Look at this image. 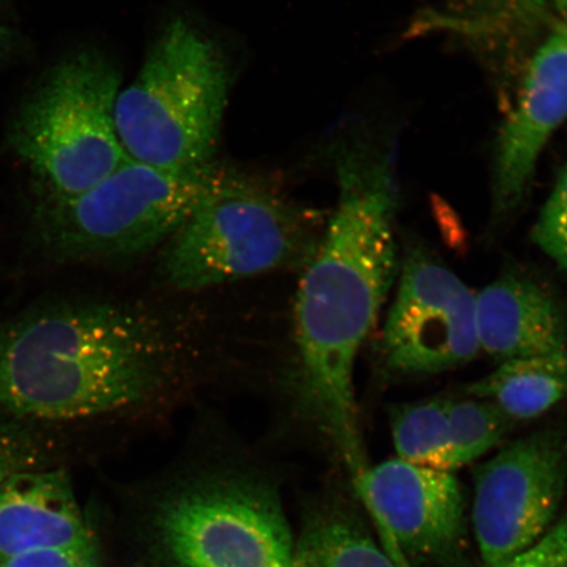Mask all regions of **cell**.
Instances as JSON below:
<instances>
[{
    "label": "cell",
    "instance_id": "3957f363",
    "mask_svg": "<svg viewBox=\"0 0 567 567\" xmlns=\"http://www.w3.org/2000/svg\"><path fill=\"white\" fill-rule=\"evenodd\" d=\"M229 89L228 62L216 42L187 20L168 21L118 92L115 122L127 157L168 169L209 165Z\"/></svg>",
    "mask_w": 567,
    "mask_h": 567
},
{
    "label": "cell",
    "instance_id": "5b68a950",
    "mask_svg": "<svg viewBox=\"0 0 567 567\" xmlns=\"http://www.w3.org/2000/svg\"><path fill=\"white\" fill-rule=\"evenodd\" d=\"M122 75L96 51L76 52L49 71L11 127V146L30 168L40 200L94 187L127 157L115 109Z\"/></svg>",
    "mask_w": 567,
    "mask_h": 567
},
{
    "label": "cell",
    "instance_id": "9a60e30c",
    "mask_svg": "<svg viewBox=\"0 0 567 567\" xmlns=\"http://www.w3.org/2000/svg\"><path fill=\"white\" fill-rule=\"evenodd\" d=\"M290 567H399L351 514L323 505L305 519Z\"/></svg>",
    "mask_w": 567,
    "mask_h": 567
},
{
    "label": "cell",
    "instance_id": "2e32d148",
    "mask_svg": "<svg viewBox=\"0 0 567 567\" xmlns=\"http://www.w3.org/2000/svg\"><path fill=\"white\" fill-rule=\"evenodd\" d=\"M449 400L403 403L390 411V429L399 458L451 472L455 470L450 441Z\"/></svg>",
    "mask_w": 567,
    "mask_h": 567
},
{
    "label": "cell",
    "instance_id": "8992f818",
    "mask_svg": "<svg viewBox=\"0 0 567 567\" xmlns=\"http://www.w3.org/2000/svg\"><path fill=\"white\" fill-rule=\"evenodd\" d=\"M216 163L168 169L125 159L84 193L40 200L35 229L61 261L124 260L168 243L200 203Z\"/></svg>",
    "mask_w": 567,
    "mask_h": 567
},
{
    "label": "cell",
    "instance_id": "7a4b0ae2",
    "mask_svg": "<svg viewBox=\"0 0 567 567\" xmlns=\"http://www.w3.org/2000/svg\"><path fill=\"white\" fill-rule=\"evenodd\" d=\"M166 350L152 326L106 303L65 302L0 324V409L74 421L157 392Z\"/></svg>",
    "mask_w": 567,
    "mask_h": 567
},
{
    "label": "cell",
    "instance_id": "30bf717a",
    "mask_svg": "<svg viewBox=\"0 0 567 567\" xmlns=\"http://www.w3.org/2000/svg\"><path fill=\"white\" fill-rule=\"evenodd\" d=\"M352 484L399 567L452 566L463 557L465 498L455 474L396 457L368 466Z\"/></svg>",
    "mask_w": 567,
    "mask_h": 567
},
{
    "label": "cell",
    "instance_id": "7402d4cb",
    "mask_svg": "<svg viewBox=\"0 0 567 567\" xmlns=\"http://www.w3.org/2000/svg\"><path fill=\"white\" fill-rule=\"evenodd\" d=\"M12 33L9 28L0 23V53H2L4 49L10 45Z\"/></svg>",
    "mask_w": 567,
    "mask_h": 567
},
{
    "label": "cell",
    "instance_id": "277c9868",
    "mask_svg": "<svg viewBox=\"0 0 567 567\" xmlns=\"http://www.w3.org/2000/svg\"><path fill=\"white\" fill-rule=\"evenodd\" d=\"M319 239L309 218L264 181L216 165L209 186L161 260L177 290H200L307 266Z\"/></svg>",
    "mask_w": 567,
    "mask_h": 567
},
{
    "label": "cell",
    "instance_id": "8fae6325",
    "mask_svg": "<svg viewBox=\"0 0 567 567\" xmlns=\"http://www.w3.org/2000/svg\"><path fill=\"white\" fill-rule=\"evenodd\" d=\"M567 118V27L559 23L538 49L496 152L494 209L507 216L519 207L538 158Z\"/></svg>",
    "mask_w": 567,
    "mask_h": 567
},
{
    "label": "cell",
    "instance_id": "4fadbf2b",
    "mask_svg": "<svg viewBox=\"0 0 567 567\" xmlns=\"http://www.w3.org/2000/svg\"><path fill=\"white\" fill-rule=\"evenodd\" d=\"M97 553L63 471H25L0 484V561L25 553Z\"/></svg>",
    "mask_w": 567,
    "mask_h": 567
},
{
    "label": "cell",
    "instance_id": "ba28073f",
    "mask_svg": "<svg viewBox=\"0 0 567 567\" xmlns=\"http://www.w3.org/2000/svg\"><path fill=\"white\" fill-rule=\"evenodd\" d=\"M567 485V424L508 443L474 476L473 528L482 567H501L555 526Z\"/></svg>",
    "mask_w": 567,
    "mask_h": 567
},
{
    "label": "cell",
    "instance_id": "5bb4252c",
    "mask_svg": "<svg viewBox=\"0 0 567 567\" xmlns=\"http://www.w3.org/2000/svg\"><path fill=\"white\" fill-rule=\"evenodd\" d=\"M465 393L495 403L515 422L535 420L567 400V354L503 361Z\"/></svg>",
    "mask_w": 567,
    "mask_h": 567
},
{
    "label": "cell",
    "instance_id": "603a6c76",
    "mask_svg": "<svg viewBox=\"0 0 567 567\" xmlns=\"http://www.w3.org/2000/svg\"><path fill=\"white\" fill-rule=\"evenodd\" d=\"M556 9L563 19V24L567 27V0H556Z\"/></svg>",
    "mask_w": 567,
    "mask_h": 567
},
{
    "label": "cell",
    "instance_id": "d6986e66",
    "mask_svg": "<svg viewBox=\"0 0 567 567\" xmlns=\"http://www.w3.org/2000/svg\"><path fill=\"white\" fill-rule=\"evenodd\" d=\"M40 446L31 434L11 422H0V484L13 474L34 470Z\"/></svg>",
    "mask_w": 567,
    "mask_h": 567
},
{
    "label": "cell",
    "instance_id": "52a82bcc",
    "mask_svg": "<svg viewBox=\"0 0 567 567\" xmlns=\"http://www.w3.org/2000/svg\"><path fill=\"white\" fill-rule=\"evenodd\" d=\"M151 536L163 567H290L296 540L272 482L221 470L167 493Z\"/></svg>",
    "mask_w": 567,
    "mask_h": 567
},
{
    "label": "cell",
    "instance_id": "e0dca14e",
    "mask_svg": "<svg viewBox=\"0 0 567 567\" xmlns=\"http://www.w3.org/2000/svg\"><path fill=\"white\" fill-rule=\"evenodd\" d=\"M450 441L455 470L498 446L516 422L486 400L450 401Z\"/></svg>",
    "mask_w": 567,
    "mask_h": 567
},
{
    "label": "cell",
    "instance_id": "9c48e42d",
    "mask_svg": "<svg viewBox=\"0 0 567 567\" xmlns=\"http://www.w3.org/2000/svg\"><path fill=\"white\" fill-rule=\"evenodd\" d=\"M381 338L385 370L399 378L450 371L480 350L476 293L423 248L406 254Z\"/></svg>",
    "mask_w": 567,
    "mask_h": 567
},
{
    "label": "cell",
    "instance_id": "ffe728a7",
    "mask_svg": "<svg viewBox=\"0 0 567 567\" xmlns=\"http://www.w3.org/2000/svg\"><path fill=\"white\" fill-rule=\"evenodd\" d=\"M501 567H567V512L540 542Z\"/></svg>",
    "mask_w": 567,
    "mask_h": 567
},
{
    "label": "cell",
    "instance_id": "6da1fadb",
    "mask_svg": "<svg viewBox=\"0 0 567 567\" xmlns=\"http://www.w3.org/2000/svg\"><path fill=\"white\" fill-rule=\"evenodd\" d=\"M395 208L386 167L347 163L337 210L305 266L295 303L300 399L351 477L370 466L353 370L400 274Z\"/></svg>",
    "mask_w": 567,
    "mask_h": 567
},
{
    "label": "cell",
    "instance_id": "ac0fdd59",
    "mask_svg": "<svg viewBox=\"0 0 567 567\" xmlns=\"http://www.w3.org/2000/svg\"><path fill=\"white\" fill-rule=\"evenodd\" d=\"M532 239L567 276V165L532 229Z\"/></svg>",
    "mask_w": 567,
    "mask_h": 567
},
{
    "label": "cell",
    "instance_id": "44dd1931",
    "mask_svg": "<svg viewBox=\"0 0 567 567\" xmlns=\"http://www.w3.org/2000/svg\"><path fill=\"white\" fill-rule=\"evenodd\" d=\"M0 567H101L97 553L47 549L2 559Z\"/></svg>",
    "mask_w": 567,
    "mask_h": 567
},
{
    "label": "cell",
    "instance_id": "7c38bea8",
    "mask_svg": "<svg viewBox=\"0 0 567 567\" xmlns=\"http://www.w3.org/2000/svg\"><path fill=\"white\" fill-rule=\"evenodd\" d=\"M480 350L499 363L567 354V311L526 274L507 272L476 293Z\"/></svg>",
    "mask_w": 567,
    "mask_h": 567
}]
</instances>
